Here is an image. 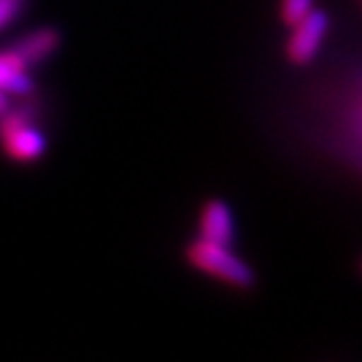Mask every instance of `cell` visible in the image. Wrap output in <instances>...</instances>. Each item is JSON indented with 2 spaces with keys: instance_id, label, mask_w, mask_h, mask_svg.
<instances>
[{
  "instance_id": "1",
  "label": "cell",
  "mask_w": 362,
  "mask_h": 362,
  "mask_svg": "<svg viewBox=\"0 0 362 362\" xmlns=\"http://www.w3.org/2000/svg\"><path fill=\"white\" fill-rule=\"evenodd\" d=\"M186 257L194 269L229 284V286L251 288L255 284V273L251 271V267L245 264L236 253H231L227 245H216L197 238L188 245Z\"/></svg>"
},
{
  "instance_id": "2",
  "label": "cell",
  "mask_w": 362,
  "mask_h": 362,
  "mask_svg": "<svg viewBox=\"0 0 362 362\" xmlns=\"http://www.w3.org/2000/svg\"><path fill=\"white\" fill-rule=\"evenodd\" d=\"M0 144L11 160L31 162L46 151V138L31 124L29 110H7L0 116Z\"/></svg>"
},
{
  "instance_id": "3",
  "label": "cell",
  "mask_w": 362,
  "mask_h": 362,
  "mask_svg": "<svg viewBox=\"0 0 362 362\" xmlns=\"http://www.w3.org/2000/svg\"><path fill=\"white\" fill-rule=\"evenodd\" d=\"M293 27H295V31L286 44V55L293 64L305 66L319 53V46L329 27V18L325 11L310 9L299 22L293 24Z\"/></svg>"
},
{
  "instance_id": "4",
  "label": "cell",
  "mask_w": 362,
  "mask_h": 362,
  "mask_svg": "<svg viewBox=\"0 0 362 362\" xmlns=\"http://www.w3.org/2000/svg\"><path fill=\"white\" fill-rule=\"evenodd\" d=\"M59 46V33L55 29H37L33 33H29L27 37H22L20 42H16L9 50L5 53L24 70H31L33 66L42 64L44 59H48L55 53Z\"/></svg>"
},
{
  "instance_id": "5",
  "label": "cell",
  "mask_w": 362,
  "mask_h": 362,
  "mask_svg": "<svg viewBox=\"0 0 362 362\" xmlns=\"http://www.w3.org/2000/svg\"><path fill=\"white\" fill-rule=\"evenodd\" d=\"M199 231L203 240L227 245L234 243V216H231L227 203L221 199H212L203 205L201 218H199Z\"/></svg>"
},
{
  "instance_id": "6",
  "label": "cell",
  "mask_w": 362,
  "mask_h": 362,
  "mask_svg": "<svg viewBox=\"0 0 362 362\" xmlns=\"http://www.w3.org/2000/svg\"><path fill=\"white\" fill-rule=\"evenodd\" d=\"M0 90L9 96H27L33 90L29 70L20 68L7 53H0Z\"/></svg>"
},
{
  "instance_id": "7",
  "label": "cell",
  "mask_w": 362,
  "mask_h": 362,
  "mask_svg": "<svg viewBox=\"0 0 362 362\" xmlns=\"http://www.w3.org/2000/svg\"><path fill=\"white\" fill-rule=\"evenodd\" d=\"M310 9H313V0H281V20L293 27Z\"/></svg>"
},
{
  "instance_id": "8",
  "label": "cell",
  "mask_w": 362,
  "mask_h": 362,
  "mask_svg": "<svg viewBox=\"0 0 362 362\" xmlns=\"http://www.w3.org/2000/svg\"><path fill=\"white\" fill-rule=\"evenodd\" d=\"M24 3H27V0H0V31L20 16V11L24 9Z\"/></svg>"
},
{
  "instance_id": "9",
  "label": "cell",
  "mask_w": 362,
  "mask_h": 362,
  "mask_svg": "<svg viewBox=\"0 0 362 362\" xmlns=\"http://www.w3.org/2000/svg\"><path fill=\"white\" fill-rule=\"evenodd\" d=\"M11 107V103H9V94L0 90V116H3L7 110Z\"/></svg>"
}]
</instances>
